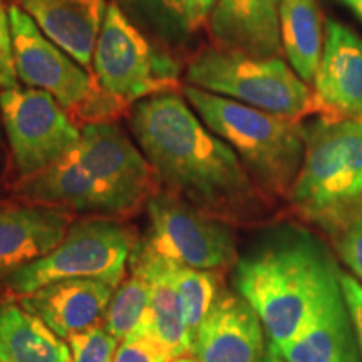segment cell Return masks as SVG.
I'll list each match as a JSON object with an SVG mask.
<instances>
[{
    "mask_svg": "<svg viewBox=\"0 0 362 362\" xmlns=\"http://www.w3.org/2000/svg\"><path fill=\"white\" fill-rule=\"evenodd\" d=\"M131 131L163 192L225 221L259 208L260 193L237 153L175 90L136 103Z\"/></svg>",
    "mask_w": 362,
    "mask_h": 362,
    "instance_id": "cell-1",
    "label": "cell"
},
{
    "mask_svg": "<svg viewBox=\"0 0 362 362\" xmlns=\"http://www.w3.org/2000/svg\"><path fill=\"white\" fill-rule=\"evenodd\" d=\"M341 274L315 238L287 226L235 264V288L257 312L279 349L341 296Z\"/></svg>",
    "mask_w": 362,
    "mask_h": 362,
    "instance_id": "cell-2",
    "label": "cell"
},
{
    "mask_svg": "<svg viewBox=\"0 0 362 362\" xmlns=\"http://www.w3.org/2000/svg\"><path fill=\"white\" fill-rule=\"evenodd\" d=\"M305 149L288 200L337 235L362 215V119L324 116L304 126Z\"/></svg>",
    "mask_w": 362,
    "mask_h": 362,
    "instance_id": "cell-3",
    "label": "cell"
},
{
    "mask_svg": "<svg viewBox=\"0 0 362 362\" xmlns=\"http://www.w3.org/2000/svg\"><path fill=\"white\" fill-rule=\"evenodd\" d=\"M183 98L200 119L237 153L262 192L288 197L304 158V126L187 84Z\"/></svg>",
    "mask_w": 362,
    "mask_h": 362,
    "instance_id": "cell-4",
    "label": "cell"
},
{
    "mask_svg": "<svg viewBox=\"0 0 362 362\" xmlns=\"http://www.w3.org/2000/svg\"><path fill=\"white\" fill-rule=\"evenodd\" d=\"M187 81L198 89L291 119L309 115L317 106L309 84L280 56L253 57L215 45L205 47L189 61Z\"/></svg>",
    "mask_w": 362,
    "mask_h": 362,
    "instance_id": "cell-5",
    "label": "cell"
},
{
    "mask_svg": "<svg viewBox=\"0 0 362 362\" xmlns=\"http://www.w3.org/2000/svg\"><path fill=\"white\" fill-rule=\"evenodd\" d=\"M93 74L104 99L117 112L123 106L175 90L180 66L134 25L115 0L107 6L94 49Z\"/></svg>",
    "mask_w": 362,
    "mask_h": 362,
    "instance_id": "cell-6",
    "label": "cell"
},
{
    "mask_svg": "<svg viewBox=\"0 0 362 362\" xmlns=\"http://www.w3.org/2000/svg\"><path fill=\"white\" fill-rule=\"evenodd\" d=\"M134 243L133 232L115 218L72 221L66 237L51 252L4 274L2 282L21 297L64 279H103L119 285Z\"/></svg>",
    "mask_w": 362,
    "mask_h": 362,
    "instance_id": "cell-7",
    "label": "cell"
},
{
    "mask_svg": "<svg viewBox=\"0 0 362 362\" xmlns=\"http://www.w3.org/2000/svg\"><path fill=\"white\" fill-rule=\"evenodd\" d=\"M8 13L17 78L27 88L51 94L64 110L89 117V123L110 121L116 111L104 99L93 72L49 39L19 6L12 4Z\"/></svg>",
    "mask_w": 362,
    "mask_h": 362,
    "instance_id": "cell-8",
    "label": "cell"
},
{
    "mask_svg": "<svg viewBox=\"0 0 362 362\" xmlns=\"http://www.w3.org/2000/svg\"><path fill=\"white\" fill-rule=\"evenodd\" d=\"M148 230L139 245L175 264L220 270L237 264L232 226L168 192L153 193L146 203Z\"/></svg>",
    "mask_w": 362,
    "mask_h": 362,
    "instance_id": "cell-9",
    "label": "cell"
},
{
    "mask_svg": "<svg viewBox=\"0 0 362 362\" xmlns=\"http://www.w3.org/2000/svg\"><path fill=\"white\" fill-rule=\"evenodd\" d=\"M0 115L17 171L29 178L69 153L81 138L64 107L49 93L33 88L4 89Z\"/></svg>",
    "mask_w": 362,
    "mask_h": 362,
    "instance_id": "cell-10",
    "label": "cell"
},
{
    "mask_svg": "<svg viewBox=\"0 0 362 362\" xmlns=\"http://www.w3.org/2000/svg\"><path fill=\"white\" fill-rule=\"evenodd\" d=\"M69 153L90 175L110 187L129 211L153 194L155 175L143 151L110 121L86 124Z\"/></svg>",
    "mask_w": 362,
    "mask_h": 362,
    "instance_id": "cell-11",
    "label": "cell"
},
{
    "mask_svg": "<svg viewBox=\"0 0 362 362\" xmlns=\"http://www.w3.org/2000/svg\"><path fill=\"white\" fill-rule=\"evenodd\" d=\"M265 329L252 305L221 288L197 334L192 352L200 362H259L265 349Z\"/></svg>",
    "mask_w": 362,
    "mask_h": 362,
    "instance_id": "cell-12",
    "label": "cell"
},
{
    "mask_svg": "<svg viewBox=\"0 0 362 362\" xmlns=\"http://www.w3.org/2000/svg\"><path fill=\"white\" fill-rule=\"evenodd\" d=\"M116 288L117 285L103 279H64L22 296L21 304L67 341L103 325Z\"/></svg>",
    "mask_w": 362,
    "mask_h": 362,
    "instance_id": "cell-13",
    "label": "cell"
},
{
    "mask_svg": "<svg viewBox=\"0 0 362 362\" xmlns=\"http://www.w3.org/2000/svg\"><path fill=\"white\" fill-rule=\"evenodd\" d=\"M314 86L317 106L329 117L362 119V39L339 21L325 24Z\"/></svg>",
    "mask_w": 362,
    "mask_h": 362,
    "instance_id": "cell-14",
    "label": "cell"
},
{
    "mask_svg": "<svg viewBox=\"0 0 362 362\" xmlns=\"http://www.w3.org/2000/svg\"><path fill=\"white\" fill-rule=\"evenodd\" d=\"M131 272H138L149 280L151 298L138 324L128 337H148L160 344L170 356L180 357L192 352L193 337L185 322L183 307L170 277V260L148 252L138 242L129 255Z\"/></svg>",
    "mask_w": 362,
    "mask_h": 362,
    "instance_id": "cell-15",
    "label": "cell"
},
{
    "mask_svg": "<svg viewBox=\"0 0 362 362\" xmlns=\"http://www.w3.org/2000/svg\"><path fill=\"white\" fill-rule=\"evenodd\" d=\"M22 197L35 205L88 211V214H124L129 211L110 187L93 176L71 153L39 171L21 185Z\"/></svg>",
    "mask_w": 362,
    "mask_h": 362,
    "instance_id": "cell-16",
    "label": "cell"
},
{
    "mask_svg": "<svg viewBox=\"0 0 362 362\" xmlns=\"http://www.w3.org/2000/svg\"><path fill=\"white\" fill-rule=\"evenodd\" d=\"M206 22L218 49L253 57H275L284 51L280 0H218Z\"/></svg>",
    "mask_w": 362,
    "mask_h": 362,
    "instance_id": "cell-17",
    "label": "cell"
},
{
    "mask_svg": "<svg viewBox=\"0 0 362 362\" xmlns=\"http://www.w3.org/2000/svg\"><path fill=\"white\" fill-rule=\"evenodd\" d=\"M72 214L64 208L30 205L0 210V275L40 259L66 237Z\"/></svg>",
    "mask_w": 362,
    "mask_h": 362,
    "instance_id": "cell-18",
    "label": "cell"
},
{
    "mask_svg": "<svg viewBox=\"0 0 362 362\" xmlns=\"http://www.w3.org/2000/svg\"><path fill=\"white\" fill-rule=\"evenodd\" d=\"M29 13L39 29L81 66L93 56L110 4L106 0H12Z\"/></svg>",
    "mask_w": 362,
    "mask_h": 362,
    "instance_id": "cell-19",
    "label": "cell"
},
{
    "mask_svg": "<svg viewBox=\"0 0 362 362\" xmlns=\"http://www.w3.org/2000/svg\"><path fill=\"white\" fill-rule=\"evenodd\" d=\"M287 362H359L349 312L341 296L329 302L296 337L270 349Z\"/></svg>",
    "mask_w": 362,
    "mask_h": 362,
    "instance_id": "cell-20",
    "label": "cell"
},
{
    "mask_svg": "<svg viewBox=\"0 0 362 362\" xmlns=\"http://www.w3.org/2000/svg\"><path fill=\"white\" fill-rule=\"evenodd\" d=\"M0 362H72L67 341L16 302L0 304Z\"/></svg>",
    "mask_w": 362,
    "mask_h": 362,
    "instance_id": "cell-21",
    "label": "cell"
},
{
    "mask_svg": "<svg viewBox=\"0 0 362 362\" xmlns=\"http://www.w3.org/2000/svg\"><path fill=\"white\" fill-rule=\"evenodd\" d=\"M280 34L288 64L304 83H314L324 49L315 0H280Z\"/></svg>",
    "mask_w": 362,
    "mask_h": 362,
    "instance_id": "cell-22",
    "label": "cell"
},
{
    "mask_svg": "<svg viewBox=\"0 0 362 362\" xmlns=\"http://www.w3.org/2000/svg\"><path fill=\"white\" fill-rule=\"evenodd\" d=\"M168 270L178 292L181 307H183L185 322L188 325L192 337H194L203 319L218 297L221 277L218 270L192 269V267L175 264L171 260Z\"/></svg>",
    "mask_w": 362,
    "mask_h": 362,
    "instance_id": "cell-23",
    "label": "cell"
},
{
    "mask_svg": "<svg viewBox=\"0 0 362 362\" xmlns=\"http://www.w3.org/2000/svg\"><path fill=\"white\" fill-rule=\"evenodd\" d=\"M117 4L165 44L180 45L192 34L185 0H117Z\"/></svg>",
    "mask_w": 362,
    "mask_h": 362,
    "instance_id": "cell-24",
    "label": "cell"
},
{
    "mask_svg": "<svg viewBox=\"0 0 362 362\" xmlns=\"http://www.w3.org/2000/svg\"><path fill=\"white\" fill-rule=\"evenodd\" d=\"M149 280L138 272H131V277L117 285L103 320V327L117 341H123L141 322L149 305Z\"/></svg>",
    "mask_w": 362,
    "mask_h": 362,
    "instance_id": "cell-25",
    "label": "cell"
},
{
    "mask_svg": "<svg viewBox=\"0 0 362 362\" xmlns=\"http://www.w3.org/2000/svg\"><path fill=\"white\" fill-rule=\"evenodd\" d=\"M72 362H115L119 341L103 325L84 330L67 339Z\"/></svg>",
    "mask_w": 362,
    "mask_h": 362,
    "instance_id": "cell-26",
    "label": "cell"
},
{
    "mask_svg": "<svg viewBox=\"0 0 362 362\" xmlns=\"http://www.w3.org/2000/svg\"><path fill=\"white\" fill-rule=\"evenodd\" d=\"M19 88V78L13 61V40L11 27V13L0 0V89Z\"/></svg>",
    "mask_w": 362,
    "mask_h": 362,
    "instance_id": "cell-27",
    "label": "cell"
},
{
    "mask_svg": "<svg viewBox=\"0 0 362 362\" xmlns=\"http://www.w3.org/2000/svg\"><path fill=\"white\" fill-rule=\"evenodd\" d=\"M336 237L339 255L362 284V215L352 220Z\"/></svg>",
    "mask_w": 362,
    "mask_h": 362,
    "instance_id": "cell-28",
    "label": "cell"
},
{
    "mask_svg": "<svg viewBox=\"0 0 362 362\" xmlns=\"http://www.w3.org/2000/svg\"><path fill=\"white\" fill-rule=\"evenodd\" d=\"M173 357L148 337H126L117 347L115 362H170Z\"/></svg>",
    "mask_w": 362,
    "mask_h": 362,
    "instance_id": "cell-29",
    "label": "cell"
},
{
    "mask_svg": "<svg viewBox=\"0 0 362 362\" xmlns=\"http://www.w3.org/2000/svg\"><path fill=\"white\" fill-rule=\"evenodd\" d=\"M339 284H341L344 302H346L347 312H349L356 341L359 344V349L362 352V284L354 275L347 274H341Z\"/></svg>",
    "mask_w": 362,
    "mask_h": 362,
    "instance_id": "cell-30",
    "label": "cell"
},
{
    "mask_svg": "<svg viewBox=\"0 0 362 362\" xmlns=\"http://www.w3.org/2000/svg\"><path fill=\"white\" fill-rule=\"evenodd\" d=\"M218 0H185V7H187V19L189 30H197L198 27L205 24L210 16L211 8Z\"/></svg>",
    "mask_w": 362,
    "mask_h": 362,
    "instance_id": "cell-31",
    "label": "cell"
},
{
    "mask_svg": "<svg viewBox=\"0 0 362 362\" xmlns=\"http://www.w3.org/2000/svg\"><path fill=\"white\" fill-rule=\"evenodd\" d=\"M341 2L346 4V6L362 21V0H341Z\"/></svg>",
    "mask_w": 362,
    "mask_h": 362,
    "instance_id": "cell-32",
    "label": "cell"
},
{
    "mask_svg": "<svg viewBox=\"0 0 362 362\" xmlns=\"http://www.w3.org/2000/svg\"><path fill=\"white\" fill-rule=\"evenodd\" d=\"M259 362H287V361L282 359V357H280L279 354H275L274 351L267 349V352L264 354V357H262V359H260Z\"/></svg>",
    "mask_w": 362,
    "mask_h": 362,
    "instance_id": "cell-33",
    "label": "cell"
},
{
    "mask_svg": "<svg viewBox=\"0 0 362 362\" xmlns=\"http://www.w3.org/2000/svg\"><path fill=\"white\" fill-rule=\"evenodd\" d=\"M170 362H200V361H198L197 357H194V356H188V354H185V356L175 357V359H171Z\"/></svg>",
    "mask_w": 362,
    "mask_h": 362,
    "instance_id": "cell-34",
    "label": "cell"
}]
</instances>
